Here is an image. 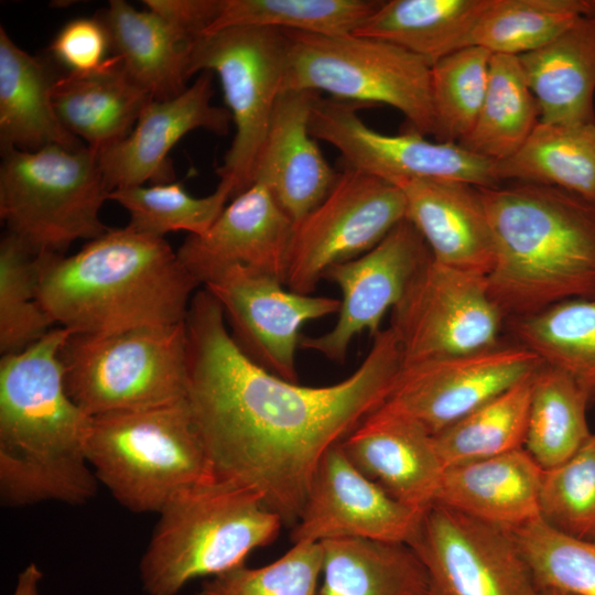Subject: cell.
I'll list each match as a JSON object with an SVG mask.
<instances>
[{"mask_svg":"<svg viewBox=\"0 0 595 595\" xmlns=\"http://www.w3.org/2000/svg\"><path fill=\"white\" fill-rule=\"evenodd\" d=\"M205 288L186 318L187 402L214 477L256 493L294 527L324 454L390 392L402 366L398 339L380 329L356 370L324 387L284 380L250 359Z\"/></svg>","mask_w":595,"mask_h":595,"instance_id":"6da1fadb","label":"cell"},{"mask_svg":"<svg viewBox=\"0 0 595 595\" xmlns=\"http://www.w3.org/2000/svg\"><path fill=\"white\" fill-rule=\"evenodd\" d=\"M72 332L53 327L0 359V497L9 507L83 505L98 487L87 459L93 416L68 394L61 349Z\"/></svg>","mask_w":595,"mask_h":595,"instance_id":"7a4b0ae2","label":"cell"},{"mask_svg":"<svg viewBox=\"0 0 595 595\" xmlns=\"http://www.w3.org/2000/svg\"><path fill=\"white\" fill-rule=\"evenodd\" d=\"M39 259V300L72 333L182 323L202 286L164 238L127 226L109 228L74 255Z\"/></svg>","mask_w":595,"mask_h":595,"instance_id":"3957f363","label":"cell"},{"mask_svg":"<svg viewBox=\"0 0 595 595\" xmlns=\"http://www.w3.org/2000/svg\"><path fill=\"white\" fill-rule=\"evenodd\" d=\"M495 258L486 284L504 317L595 298V205L558 187H479Z\"/></svg>","mask_w":595,"mask_h":595,"instance_id":"277c9868","label":"cell"},{"mask_svg":"<svg viewBox=\"0 0 595 595\" xmlns=\"http://www.w3.org/2000/svg\"><path fill=\"white\" fill-rule=\"evenodd\" d=\"M158 515L139 566L148 595H176L197 577L245 564L283 524L256 493L214 476L174 495Z\"/></svg>","mask_w":595,"mask_h":595,"instance_id":"5b68a950","label":"cell"},{"mask_svg":"<svg viewBox=\"0 0 595 595\" xmlns=\"http://www.w3.org/2000/svg\"><path fill=\"white\" fill-rule=\"evenodd\" d=\"M87 459L97 480L137 513H158L181 490L213 477L187 398L93 416Z\"/></svg>","mask_w":595,"mask_h":595,"instance_id":"8992f818","label":"cell"},{"mask_svg":"<svg viewBox=\"0 0 595 595\" xmlns=\"http://www.w3.org/2000/svg\"><path fill=\"white\" fill-rule=\"evenodd\" d=\"M1 153L0 217L33 252L63 255L74 241L109 230L100 209L110 191L94 150L48 145Z\"/></svg>","mask_w":595,"mask_h":595,"instance_id":"52a82bcc","label":"cell"},{"mask_svg":"<svg viewBox=\"0 0 595 595\" xmlns=\"http://www.w3.org/2000/svg\"><path fill=\"white\" fill-rule=\"evenodd\" d=\"M60 357L68 394L90 416L166 405L187 396L185 321L72 333Z\"/></svg>","mask_w":595,"mask_h":595,"instance_id":"ba28073f","label":"cell"},{"mask_svg":"<svg viewBox=\"0 0 595 595\" xmlns=\"http://www.w3.org/2000/svg\"><path fill=\"white\" fill-rule=\"evenodd\" d=\"M285 34L288 61L282 91H324L358 105H389L404 116L412 131L436 136L428 61L375 37Z\"/></svg>","mask_w":595,"mask_h":595,"instance_id":"9c48e42d","label":"cell"},{"mask_svg":"<svg viewBox=\"0 0 595 595\" xmlns=\"http://www.w3.org/2000/svg\"><path fill=\"white\" fill-rule=\"evenodd\" d=\"M288 61L285 31L238 26L201 35L191 53V76L218 75L235 137L223 164L220 180L232 184V198L255 181L258 160L283 83ZM231 198V199H232Z\"/></svg>","mask_w":595,"mask_h":595,"instance_id":"30bf717a","label":"cell"},{"mask_svg":"<svg viewBox=\"0 0 595 595\" xmlns=\"http://www.w3.org/2000/svg\"><path fill=\"white\" fill-rule=\"evenodd\" d=\"M403 219L399 187L345 167L323 202L294 226L285 286L311 295L329 268L368 252Z\"/></svg>","mask_w":595,"mask_h":595,"instance_id":"8fae6325","label":"cell"},{"mask_svg":"<svg viewBox=\"0 0 595 595\" xmlns=\"http://www.w3.org/2000/svg\"><path fill=\"white\" fill-rule=\"evenodd\" d=\"M504 315L490 299L486 277L432 257L391 310L402 364L484 350L497 345Z\"/></svg>","mask_w":595,"mask_h":595,"instance_id":"7c38bea8","label":"cell"},{"mask_svg":"<svg viewBox=\"0 0 595 595\" xmlns=\"http://www.w3.org/2000/svg\"><path fill=\"white\" fill-rule=\"evenodd\" d=\"M360 106L318 95L311 110V134L337 149L345 167L394 186L408 181L459 182L476 187L501 184L497 162L455 142L429 141L412 130L394 136L380 133L358 116Z\"/></svg>","mask_w":595,"mask_h":595,"instance_id":"4fadbf2b","label":"cell"},{"mask_svg":"<svg viewBox=\"0 0 595 595\" xmlns=\"http://www.w3.org/2000/svg\"><path fill=\"white\" fill-rule=\"evenodd\" d=\"M431 595H536L538 586L511 531L431 505L410 544Z\"/></svg>","mask_w":595,"mask_h":595,"instance_id":"5bb4252c","label":"cell"},{"mask_svg":"<svg viewBox=\"0 0 595 595\" xmlns=\"http://www.w3.org/2000/svg\"><path fill=\"white\" fill-rule=\"evenodd\" d=\"M542 365L518 343L402 364L379 408L408 416L434 435Z\"/></svg>","mask_w":595,"mask_h":595,"instance_id":"9a60e30c","label":"cell"},{"mask_svg":"<svg viewBox=\"0 0 595 595\" xmlns=\"http://www.w3.org/2000/svg\"><path fill=\"white\" fill-rule=\"evenodd\" d=\"M266 272L234 266L203 288L220 304L230 334L256 364L290 382H299L296 349L302 326L337 314L340 301L300 294Z\"/></svg>","mask_w":595,"mask_h":595,"instance_id":"2e32d148","label":"cell"},{"mask_svg":"<svg viewBox=\"0 0 595 595\" xmlns=\"http://www.w3.org/2000/svg\"><path fill=\"white\" fill-rule=\"evenodd\" d=\"M424 511L402 504L365 476L339 443L321 459L291 537L293 543L359 538L410 545Z\"/></svg>","mask_w":595,"mask_h":595,"instance_id":"e0dca14e","label":"cell"},{"mask_svg":"<svg viewBox=\"0 0 595 595\" xmlns=\"http://www.w3.org/2000/svg\"><path fill=\"white\" fill-rule=\"evenodd\" d=\"M432 257L415 229L403 219L368 252L329 268L323 279L342 292L334 327L316 337H302L300 346L342 363L354 337L368 331L374 337L388 310L401 300L410 281Z\"/></svg>","mask_w":595,"mask_h":595,"instance_id":"ac0fdd59","label":"cell"},{"mask_svg":"<svg viewBox=\"0 0 595 595\" xmlns=\"http://www.w3.org/2000/svg\"><path fill=\"white\" fill-rule=\"evenodd\" d=\"M294 224L268 186L256 181L231 199L202 236H190L177 256L203 286L234 266L271 274L285 284Z\"/></svg>","mask_w":595,"mask_h":595,"instance_id":"d6986e66","label":"cell"},{"mask_svg":"<svg viewBox=\"0 0 595 595\" xmlns=\"http://www.w3.org/2000/svg\"><path fill=\"white\" fill-rule=\"evenodd\" d=\"M213 93L212 72H202L178 96L150 100L131 132L97 153L109 191L140 186L147 181L172 182L167 154L178 140L196 129L228 133L230 112L212 104Z\"/></svg>","mask_w":595,"mask_h":595,"instance_id":"ffe728a7","label":"cell"},{"mask_svg":"<svg viewBox=\"0 0 595 595\" xmlns=\"http://www.w3.org/2000/svg\"><path fill=\"white\" fill-rule=\"evenodd\" d=\"M365 476L418 510L433 505L444 465L433 435L419 422L377 408L342 443Z\"/></svg>","mask_w":595,"mask_h":595,"instance_id":"44dd1931","label":"cell"},{"mask_svg":"<svg viewBox=\"0 0 595 595\" xmlns=\"http://www.w3.org/2000/svg\"><path fill=\"white\" fill-rule=\"evenodd\" d=\"M320 94L285 90L277 100L255 181L264 183L294 226L333 188L338 174L310 132V116Z\"/></svg>","mask_w":595,"mask_h":595,"instance_id":"7402d4cb","label":"cell"},{"mask_svg":"<svg viewBox=\"0 0 595 595\" xmlns=\"http://www.w3.org/2000/svg\"><path fill=\"white\" fill-rule=\"evenodd\" d=\"M405 219L445 266L486 277L494 263V237L479 187L459 182L408 181L399 185Z\"/></svg>","mask_w":595,"mask_h":595,"instance_id":"603a6c76","label":"cell"},{"mask_svg":"<svg viewBox=\"0 0 595 595\" xmlns=\"http://www.w3.org/2000/svg\"><path fill=\"white\" fill-rule=\"evenodd\" d=\"M542 474L524 447L451 465L433 504L512 531L540 518Z\"/></svg>","mask_w":595,"mask_h":595,"instance_id":"cb8c5ba5","label":"cell"},{"mask_svg":"<svg viewBox=\"0 0 595 595\" xmlns=\"http://www.w3.org/2000/svg\"><path fill=\"white\" fill-rule=\"evenodd\" d=\"M52 98L65 129L96 153L123 140L153 99L116 55L93 72L58 76Z\"/></svg>","mask_w":595,"mask_h":595,"instance_id":"d4e9b609","label":"cell"},{"mask_svg":"<svg viewBox=\"0 0 595 595\" xmlns=\"http://www.w3.org/2000/svg\"><path fill=\"white\" fill-rule=\"evenodd\" d=\"M518 58L539 105L540 122L595 120V11Z\"/></svg>","mask_w":595,"mask_h":595,"instance_id":"484cf974","label":"cell"},{"mask_svg":"<svg viewBox=\"0 0 595 595\" xmlns=\"http://www.w3.org/2000/svg\"><path fill=\"white\" fill-rule=\"evenodd\" d=\"M57 78L44 60L22 50L0 26L1 151L82 147L56 115L52 93Z\"/></svg>","mask_w":595,"mask_h":595,"instance_id":"4316f807","label":"cell"},{"mask_svg":"<svg viewBox=\"0 0 595 595\" xmlns=\"http://www.w3.org/2000/svg\"><path fill=\"white\" fill-rule=\"evenodd\" d=\"M100 20L110 47L128 74L155 100L182 94L188 86L193 40L151 10L111 0Z\"/></svg>","mask_w":595,"mask_h":595,"instance_id":"83f0119b","label":"cell"},{"mask_svg":"<svg viewBox=\"0 0 595 595\" xmlns=\"http://www.w3.org/2000/svg\"><path fill=\"white\" fill-rule=\"evenodd\" d=\"M321 545L320 595H431L424 565L409 544L343 538Z\"/></svg>","mask_w":595,"mask_h":595,"instance_id":"f1b7e54d","label":"cell"},{"mask_svg":"<svg viewBox=\"0 0 595 595\" xmlns=\"http://www.w3.org/2000/svg\"><path fill=\"white\" fill-rule=\"evenodd\" d=\"M490 1H382L354 34L387 41L432 65L443 56L465 47Z\"/></svg>","mask_w":595,"mask_h":595,"instance_id":"f546056e","label":"cell"},{"mask_svg":"<svg viewBox=\"0 0 595 595\" xmlns=\"http://www.w3.org/2000/svg\"><path fill=\"white\" fill-rule=\"evenodd\" d=\"M502 181L561 188L595 205V120L539 122L524 144L497 162Z\"/></svg>","mask_w":595,"mask_h":595,"instance_id":"4dcf8cb0","label":"cell"},{"mask_svg":"<svg viewBox=\"0 0 595 595\" xmlns=\"http://www.w3.org/2000/svg\"><path fill=\"white\" fill-rule=\"evenodd\" d=\"M539 122V105L518 56L491 54L483 106L472 131L458 144L500 162L524 144Z\"/></svg>","mask_w":595,"mask_h":595,"instance_id":"1f68e13d","label":"cell"},{"mask_svg":"<svg viewBox=\"0 0 595 595\" xmlns=\"http://www.w3.org/2000/svg\"><path fill=\"white\" fill-rule=\"evenodd\" d=\"M593 394L567 374L542 365L534 374L524 448L543 469L570 458L592 435Z\"/></svg>","mask_w":595,"mask_h":595,"instance_id":"d6a6232c","label":"cell"},{"mask_svg":"<svg viewBox=\"0 0 595 595\" xmlns=\"http://www.w3.org/2000/svg\"><path fill=\"white\" fill-rule=\"evenodd\" d=\"M509 323L518 344L594 394L595 298L563 301Z\"/></svg>","mask_w":595,"mask_h":595,"instance_id":"836d02e7","label":"cell"},{"mask_svg":"<svg viewBox=\"0 0 595 595\" xmlns=\"http://www.w3.org/2000/svg\"><path fill=\"white\" fill-rule=\"evenodd\" d=\"M536 371L433 435L444 468L524 447Z\"/></svg>","mask_w":595,"mask_h":595,"instance_id":"e575fe53","label":"cell"},{"mask_svg":"<svg viewBox=\"0 0 595 595\" xmlns=\"http://www.w3.org/2000/svg\"><path fill=\"white\" fill-rule=\"evenodd\" d=\"M593 11L595 0H491L465 46L521 56L549 43Z\"/></svg>","mask_w":595,"mask_h":595,"instance_id":"d590c367","label":"cell"},{"mask_svg":"<svg viewBox=\"0 0 595 595\" xmlns=\"http://www.w3.org/2000/svg\"><path fill=\"white\" fill-rule=\"evenodd\" d=\"M381 3L378 0H223L216 20L205 33L255 26L324 36L348 35Z\"/></svg>","mask_w":595,"mask_h":595,"instance_id":"8d00e7d4","label":"cell"},{"mask_svg":"<svg viewBox=\"0 0 595 595\" xmlns=\"http://www.w3.org/2000/svg\"><path fill=\"white\" fill-rule=\"evenodd\" d=\"M232 194V184L220 180L216 190L203 197L188 194L182 182H169L117 188L109 192L108 198L128 212L129 229L164 238L167 232L178 230L190 236L204 235L223 213Z\"/></svg>","mask_w":595,"mask_h":595,"instance_id":"74e56055","label":"cell"},{"mask_svg":"<svg viewBox=\"0 0 595 595\" xmlns=\"http://www.w3.org/2000/svg\"><path fill=\"white\" fill-rule=\"evenodd\" d=\"M39 255L6 231L0 244L2 356L26 348L56 326L39 300Z\"/></svg>","mask_w":595,"mask_h":595,"instance_id":"f35d334b","label":"cell"},{"mask_svg":"<svg viewBox=\"0 0 595 595\" xmlns=\"http://www.w3.org/2000/svg\"><path fill=\"white\" fill-rule=\"evenodd\" d=\"M491 53L458 48L431 65V96L437 141L458 143L473 129L486 95Z\"/></svg>","mask_w":595,"mask_h":595,"instance_id":"ab89813d","label":"cell"},{"mask_svg":"<svg viewBox=\"0 0 595 595\" xmlns=\"http://www.w3.org/2000/svg\"><path fill=\"white\" fill-rule=\"evenodd\" d=\"M540 519L573 538L595 540V434L566 461L543 469Z\"/></svg>","mask_w":595,"mask_h":595,"instance_id":"60d3db41","label":"cell"},{"mask_svg":"<svg viewBox=\"0 0 595 595\" xmlns=\"http://www.w3.org/2000/svg\"><path fill=\"white\" fill-rule=\"evenodd\" d=\"M538 589L595 595V540L559 532L540 518L511 531Z\"/></svg>","mask_w":595,"mask_h":595,"instance_id":"b9f144b4","label":"cell"},{"mask_svg":"<svg viewBox=\"0 0 595 595\" xmlns=\"http://www.w3.org/2000/svg\"><path fill=\"white\" fill-rule=\"evenodd\" d=\"M323 552L317 542H299L261 567L245 564L209 577L198 595H315Z\"/></svg>","mask_w":595,"mask_h":595,"instance_id":"7bdbcfd3","label":"cell"},{"mask_svg":"<svg viewBox=\"0 0 595 595\" xmlns=\"http://www.w3.org/2000/svg\"><path fill=\"white\" fill-rule=\"evenodd\" d=\"M110 41L100 19L80 18L67 22L56 34L51 52L72 73L98 69L108 60Z\"/></svg>","mask_w":595,"mask_h":595,"instance_id":"ee69618b","label":"cell"},{"mask_svg":"<svg viewBox=\"0 0 595 595\" xmlns=\"http://www.w3.org/2000/svg\"><path fill=\"white\" fill-rule=\"evenodd\" d=\"M147 8L196 40L216 20L223 0H144Z\"/></svg>","mask_w":595,"mask_h":595,"instance_id":"f6af8a7d","label":"cell"},{"mask_svg":"<svg viewBox=\"0 0 595 595\" xmlns=\"http://www.w3.org/2000/svg\"><path fill=\"white\" fill-rule=\"evenodd\" d=\"M43 573L35 563L28 564L18 575L12 595H40Z\"/></svg>","mask_w":595,"mask_h":595,"instance_id":"bcb514c9","label":"cell"},{"mask_svg":"<svg viewBox=\"0 0 595 595\" xmlns=\"http://www.w3.org/2000/svg\"><path fill=\"white\" fill-rule=\"evenodd\" d=\"M536 595H575L569 592L555 589V588H540Z\"/></svg>","mask_w":595,"mask_h":595,"instance_id":"7dc6e473","label":"cell"},{"mask_svg":"<svg viewBox=\"0 0 595 595\" xmlns=\"http://www.w3.org/2000/svg\"><path fill=\"white\" fill-rule=\"evenodd\" d=\"M593 399L595 400V392H594V394H593Z\"/></svg>","mask_w":595,"mask_h":595,"instance_id":"c3c4849f","label":"cell"}]
</instances>
